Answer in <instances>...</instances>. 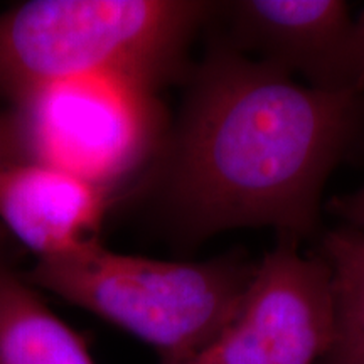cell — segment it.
I'll list each match as a JSON object with an SVG mask.
<instances>
[{
	"label": "cell",
	"mask_w": 364,
	"mask_h": 364,
	"mask_svg": "<svg viewBox=\"0 0 364 364\" xmlns=\"http://www.w3.org/2000/svg\"><path fill=\"white\" fill-rule=\"evenodd\" d=\"M189 88L164 179L181 230L311 235L327 177L363 129L364 93L300 85L231 46L208 54Z\"/></svg>",
	"instance_id": "cell-1"
},
{
	"label": "cell",
	"mask_w": 364,
	"mask_h": 364,
	"mask_svg": "<svg viewBox=\"0 0 364 364\" xmlns=\"http://www.w3.org/2000/svg\"><path fill=\"white\" fill-rule=\"evenodd\" d=\"M213 4L33 0L0 12V95L12 102L59 81L112 75L157 91L184 71Z\"/></svg>",
	"instance_id": "cell-2"
},
{
	"label": "cell",
	"mask_w": 364,
	"mask_h": 364,
	"mask_svg": "<svg viewBox=\"0 0 364 364\" xmlns=\"http://www.w3.org/2000/svg\"><path fill=\"white\" fill-rule=\"evenodd\" d=\"M253 270L233 258L166 262L117 253L97 238L39 258L26 277L156 349L161 364H184L236 317Z\"/></svg>",
	"instance_id": "cell-3"
},
{
	"label": "cell",
	"mask_w": 364,
	"mask_h": 364,
	"mask_svg": "<svg viewBox=\"0 0 364 364\" xmlns=\"http://www.w3.org/2000/svg\"><path fill=\"white\" fill-rule=\"evenodd\" d=\"M12 103L9 120L21 159L56 167L108 193L140 169L161 142L156 91L122 76L59 81Z\"/></svg>",
	"instance_id": "cell-4"
},
{
	"label": "cell",
	"mask_w": 364,
	"mask_h": 364,
	"mask_svg": "<svg viewBox=\"0 0 364 364\" xmlns=\"http://www.w3.org/2000/svg\"><path fill=\"white\" fill-rule=\"evenodd\" d=\"M334 292L327 263L279 247L255 265L243 302L198 364H318L334 339Z\"/></svg>",
	"instance_id": "cell-5"
},
{
	"label": "cell",
	"mask_w": 364,
	"mask_h": 364,
	"mask_svg": "<svg viewBox=\"0 0 364 364\" xmlns=\"http://www.w3.org/2000/svg\"><path fill=\"white\" fill-rule=\"evenodd\" d=\"M236 51L253 53L309 86L356 91L359 24L341 0H243L228 4Z\"/></svg>",
	"instance_id": "cell-6"
},
{
	"label": "cell",
	"mask_w": 364,
	"mask_h": 364,
	"mask_svg": "<svg viewBox=\"0 0 364 364\" xmlns=\"http://www.w3.org/2000/svg\"><path fill=\"white\" fill-rule=\"evenodd\" d=\"M110 193L46 164L0 166V223L39 258L97 240Z\"/></svg>",
	"instance_id": "cell-7"
},
{
	"label": "cell",
	"mask_w": 364,
	"mask_h": 364,
	"mask_svg": "<svg viewBox=\"0 0 364 364\" xmlns=\"http://www.w3.org/2000/svg\"><path fill=\"white\" fill-rule=\"evenodd\" d=\"M0 240V364H95Z\"/></svg>",
	"instance_id": "cell-8"
},
{
	"label": "cell",
	"mask_w": 364,
	"mask_h": 364,
	"mask_svg": "<svg viewBox=\"0 0 364 364\" xmlns=\"http://www.w3.org/2000/svg\"><path fill=\"white\" fill-rule=\"evenodd\" d=\"M334 292V339L318 364H364V231L341 228L322 240Z\"/></svg>",
	"instance_id": "cell-9"
},
{
	"label": "cell",
	"mask_w": 364,
	"mask_h": 364,
	"mask_svg": "<svg viewBox=\"0 0 364 364\" xmlns=\"http://www.w3.org/2000/svg\"><path fill=\"white\" fill-rule=\"evenodd\" d=\"M331 211L351 228L364 231V186L356 193L334 199L331 203Z\"/></svg>",
	"instance_id": "cell-10"
},
{
	"label": "cell",
	"mask_w": 364,
	"mask_h": 364,
	"mask_svg": "<svg viewBox=\"0 0 364 364\" xmlns=\"http://www.w3.org/2000/svg\"><path fill=\"white\" fill-rule=\"evenodd\" d=\"M14 159H21L19 150H17L16 136H14L11 120L0 117V166Z\"/></svg>",
	"instance_id": "cell-11"
},
{
	"label": "cell",
	"mask_w": 364,
	"mask_h": 364,
	"mask_svg": "<svg viewBox=\"0 0 364 364\" xmlns=\"http://www.w3.org/2000/svg\"><path fill=\"white\" fill-rule=\"evenodd\" d=\"M359 24V81L358 90L364 93V16L358 21Z\"/></svg>",
	"instance_id": "cell-12"
},
{
	"label": "cell",
	"mask_w": 364,
	"mask_h": 364,
	"mask_svg": "<svg viewBox=\"0 0 364 364\" xmlns=\"http://www.w3.org/2000/svg\"><path fill=\"white\" fill-rule=\"evenodd\" d=\"M184 364H198L196 361H189V363H184Z\"/></svg>",
	"instance_id": "cell-13"
}]
</instances>
